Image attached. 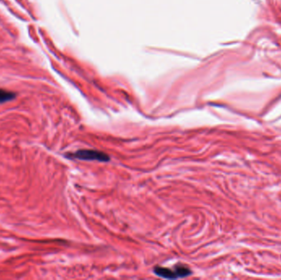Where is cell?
Listing matches in <instances>:
<instances>
[{"instance_id":"6da1fadb","label":"cell","mask_w":281,"mask_h":280,"mask_svg":"<svg viewBox=\"0 0 281 280\" xmlns=\"http://www.w3.org/2000/svg\"><path fill=\"white\" fill-rule=\"evenodd\" d=\"M70 160H86V161H99L109 162L110 156L107 154L96 150H79L75 152L68 153L65 155Z\"/></svg>"},{"instance_id":"7a4b0ae2","label":"cell","mask_w":281,"mask_h":280,"mask_svg":"<svg viewBox=\"0 0 281 280\" xmlns=\"http://www.w3.org/2000/svg\"><path fill=\"white\" fill-rule=\"evenodd\" d=\"M154 273L156 276L161 277L167 280H177L183 279L192 275V271L188 266L184 265H177L174 269L164 268L161 266H157L154 269Z\"/></svg>"},{"instance_id":"3957f363","label":"cell","mask_w":281,"mask_h":280,"mask_svg":"<svg viewBox=\"0 0 281 280\" xmlns=\"http://www.w3.org/2000/svg\"><path fill=\"white\" fill-rule=\"evenodd\" d=\"M15 97H16V94L13 92L0 89V104L6 103L8 101H12L14 100Z\"/></svg>"}]
</instances>
